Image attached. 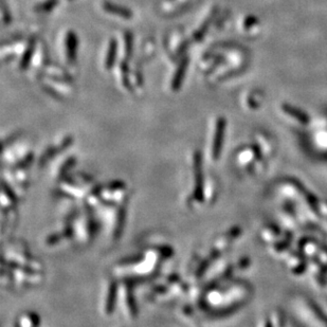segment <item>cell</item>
<instances>
[{
    "label": "cell",
    "instance_id": "14",
    "mask_svg": "<svg viewBox=\"0 0 327 327\" xmlns=\"http://www.w3.org/2000/svg\"><path fill=\"white\" fill-rule=\"evenodd\" d=\"M75 163H76V158L74 156L70 155L68 157L63 158L62 161L59 162V166L54 167V169H53L54 177L58 180V179H60L65 175H67L68 173H70L73 170Z\"/></svg>",
    "mask_w": 327,
    "mask_h": 327
},
{
    "label": "cell",
    "instance_id": "6",
    "mask_svg": "<svg viewBox=\"0 0 327 327\" xmlns=\"http://www.w3.org/2000/svg\"><path fill=\"white\" fill-rule=\"evenodd\" d=\"M3 264L42 272L44 270L43 264L30 253L27 244L18 240H11L5 244L3 248Z\"/></svg>",
    "mask_w": 327,
    "mask_h": 327
},
{
    "label": "cell",
    "instance_id": "4",
    "mask_svg": "<svg viewBox=\"0 0 327 327\" xmlns=\"http://www.w3.org/2000/svg\"><path fill=\"white\" fill-rule=\"evenodd\" d=\"M91 210L107 236L112 240L119 239L125 223L126 206L99 202V205Z\"/></svg>",
    "mask_w": 327,
    "mask_h": 327
},
{
    "label": "cell",
    "instance_id": "3",
    "mask_svg": "<svg viewBox=\"0 0 327 327\" xmlns=\"http://www.w3.org/2000/svg\"><path fill=\"white\" fill-rule=\"evenodd\" d=\"M68 218L72 232V241L80 247L88 246L100 228L92 210L84 203L81 209L69 213Z\"/></svg>",
    "mask_w": 327,
    "mask_h": 327
},
{
    "label": "cell",
    "instance_id": "15",
    "mask_svg": "<svg viewBox=\"0 0 327 327\" xmlns=\"http://www.w3.org/2000/svg\"><path fill=\"white\" fill-rule=\"evenodd\" d=\"M40 323V319L37 314L35 313H25L16 322V325H18L21 327H30V326H37Z\"/></svg>",
    "mask_w": 327,
    "mask_h": 327
},
{
    "label": "cell",
    "instance_id": "11",
    "mask_svg": "<svg viewBox=\"0 0 327 327\" xmlns=\"http://www.w3.org/2000/svg\"><path fill=\"white\" fill-rule=\"evenodd\" d=\"M73 144V138L71 136H65L57 143L49 145L46 151L40 155L38 160V166L44 167L49 161L55 159L57 156L62 155L65 151H67Z\"/></svg>",
    "mask_w": 327,
    "mask_h": 327
},
{
    "label": "cell",
    "instance_id": "10",
    "mask_svg": "<svg viewBox=\"0 0 327 327\" xmlns=\"http://www.w3.org/2000/svg\"><path fill=\"white\" fill-rule=\"evenodd\" d=\"M193 170H194V183L191 195L188 197V206L190 208H196L206 202L205 199V183L203 172L201 167V156L199 152H196L193 157Z\"/></svg>",
    "mask_w": 327,
    "mask_h": 327
},
{
    "label": "cell",
    "instance_id": "17",
    "mask_svg": "<svg viewBox=\"0 0 327 327\" xmlns=\"http://www.w3.org/2000/svg\"><path fill=\"white\" fill-rule=\"evenodd\" d=\"M105 9L108 11V12H113V13H119V16H122V17L124 18H130L132 17V13H130L128 10L124 9V8H118V7H114V5H111V4H107Z\"/></svg>",
    "mask_w": 327,
    "mask_h": 327
},
{
    "label": "cell",
    "instance_id": "18",
    "mask_svg": "<svg viewBox=\"0 0 327 327\" xmlns=\"http://www.w3.org/2000/svg\"><path fill=\"white\" fill-rule=\"evenodd\" d=\"M114 52H116V45H114V43H111V45L109 46V52L107 54V59H106V66L108 68L112 66L113 58H114Z\"/></svg>",
    "mask_w": 327,
    "mask_h": 327
},
{
    "label": "cell",
    "instance_id": "9",
    "mask_svg": "<svg viewBox=\"0 0 327 327\" xmlns=\"http://www.w3.org/2000/svg\"><path fill=\"white\" fill-rule=\"evenodd\" d=\"M118 280V279H117ZM118 300L117 305H119L122 310V314L126 320H134L137 317L138 308L136 304V299L134 296V285L135 283L126 280H118Z\"/></svg>",
    "mask_w": 327,
    "mask_h": 327
},
{
    "label": "cell",
    "instance_id": "8",
    "mask_svg": "<svg viewBox=\"0 0 327 327\" xmlns=\"http://www.w3.org/2000/svg\"><path fill=\"white\" fill-rule=\"evenodd\" d=\"M97 195H99V202L126 206L128 201L127 186L120 180L109 182L105 186H99Z\"/></svg>",
    "mask_w": 327,
    "mask_h": 327
},
{
    "label": "cell",
    "instance_id": "5",
    "mask_svg": "<svg viewBox=\"0 0 327 327\" xmlns=\"http://www.w3.org/2000/svg\"><path fill=\"white\" fill-rule=\"evenodd\" d=\"M56 193L59 196L73 199L83 200L87 198V196L96 187L94 179L81 172H70L58 179Z\"/></svg>",
    "mask_w": 327,
    "mask_h": 327
},
{
    "label": "cell",
    "instance_id": "7",
    "mask_svg": "<svg viewBox=\"0 0 327 327\" xmlns=\"http://www.w3.org/2000/svg\"><path fill=\"white\" fill-rule=\"evenodd\" d=\"M34 159L29 145L22 141L19 137H12L4 142L3 163L6 168H14L24 165H30Z\"/></svg>",
    "mask_w": 327,
    "mask_h": 327
},
{
    "label": "cell",
    "instance_id": "2",
    "mask_svg": "<svg viewBox=\"0 0 327 327\" xmlns=\"http://www.w3.org/2000/svg\"><path fill=\"white\" fill-rule=\"evenodd\" d=\"M189 285L179 275L169 274L155 281L146 292V299L151 303L169 304L178 301L189 293Z\"/></svg>",
    "mask_w": 327,
    "mask_h": 327
},
{
    "label": "cell",
    "instance_id": "13",
    "mask_svg": "<svg viewBox=\"0 0 327 327\" xmlns=\"http://www.w3.org/2000/svg\"><path fill=\"white\" fill-rule=\"evenodd\" d=\"M223 128H224L223 121L218 120V122L216 123L215 133L213 136V142H212V146H211V157L213 160L218 159L219 153L221 151V145L223 140Z\"/></svg>",
    "mask_w": 327,
    "mask_h": 327
},
{
    "label": "cell",
    "instance_id": "1",
    "mask_svg": "<svg viewBox=\"0 0 327 327\" xmlns=\"http://www.w3.org/2000/svg\"><path fill=\"white\" fill-rule=\"evenodd\" d=\"M173 256V249L168 244L150 246L141 253L124 258L113 267L112 273L118 280L133 283L153 280L158 276L163 263Z\"/></svg>",
    "mask_w": 327,
    "mask_h": 327
},
{
    "label": "cell",
    "instance_id": "16",
    "mask_svg": "<svg viewBox=\"0 0 327 327\" xmlns=\"http://www.w3.org/2000/svg\"><path fill=\"white\" fill-rule=\"evenodd\" d=\"M188 66V64L186 65V62L181 64L180 68H179V70L176 72L174 78H173V83H172V87L175 91H177V89H179V87L181 86L182 84V79H183V72L186 70V67Z\"/></svg>",
    "mask_w": 327,
    "mask_h": 327
},
{
    "label": "cell",
    "instance_id": "12",
    "mask_svg": "<svg viewBox=\"0 0 327 327\" xmlns=\"http://www.w3.org/2000/svg\"><path fill=\"white\" fill-rule=\"evenodd\" d=\"M118 287H119V282L117 279L109 282V284L107 286L105 300H104V304H103V312L108 316L111 315L117 307Z\"/></svg>",
    "mask_w": 327,
    "mask_h": 327
}]
</instances>
